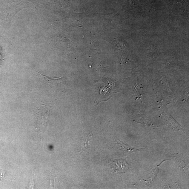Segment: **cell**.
Returning <instances> with one entry per match:
<instances>
[{"label":"cell","instance_id":"2","mask_svg":"<svg viewBox=\"0 0 189 189\" xmlns=\"http://www.w3.org/2000/svg\"><path fill=\"white\" fill-rule=\"evenodd\" d=\"M13 18L10 14L4 13L0 15V25L6 28H9L11 25V22Z\"/></svg>","mask_w":189,"mask_h":189},{"label":"cell","instance_id":"1","mask_svg":"<svg viewBox=\"0 0 189 189\" xmlns=\"http://www.w3.org/2000/svg\"><path fill=\"white\" fill-rule=\"evenodd\" d=\"M39 73L40 74L41 78H42V80L44 81V83L50 85V86H56L59 83L62 82L64 79V76L60 78H53V77L46 76L39 72Z\"/></svg>","mask_w":189,"mask_h":189},{"label":"cell","instance_id":"4","mask_svg":"<svg viewBox=\"0 0 189 189\" xmlns=\"http://www.w3.org/2000/svg\"><path fill=\"white\" fill-rule=\"evenodd\" d=\"M169 117L170 121V123H172L173 127V128L174 130H175L176 131H182L183 130H184V129L179 125L171 117Z\"/></svg>","mask_w":189,"mask_h":189},{"label":"cell","instance_id":"3","mask_svg":"<svg viewBox=\"0 0 189 189\" xmlns=\"http://www.w3.org/2000/svg\"><path fill=\"white\" fill-rule=\"evenodd\" d=\"M117 142L120 146H121V149L124 151L127 152L128 153H131L141 150V149H136V148L131 147V146L126 145V144L122 143V142L118 141V140H117Z\"/></svg>","mask_w":189,"mask_h":189},{"label":"cell","instance_id":"6","mask_svg":"<svg viewBox=\"0 0 189 189\" xmlns=\"http://www.w3.org/2000/svg\"><path fill=\"white\" fill-rule=\"evenodd\" d=\"M5 172L4 170H0V180H2L3 179L4 176Z\"/></svg>","mask_w":189,"mask_h":189},{"label":"cell","instance_id":"5","mask_svg":"<svg viewBox=\"0 0 189 189\" xmlns=\"http://www.w3.org/2000/svg\"><path fill=\"white\" fill-rule=\"evenodd\" d=\"M92 137L93 135L91 134H88V135L84 136V139H83V142H84V144L86 148H87L89 145L90 141H91Z\"/></svg>","mask_w":189,"mask_h":189}]
</instances>
